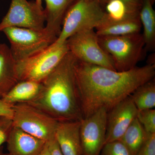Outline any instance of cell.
Wrapping results in <instances>:
<instances>
[{
    "mask_svg": "<svg viewBox=\"0 0 155 155\" xmlns=\"http://www.w3.org/2000/svg\"><path fill=\"white\" fill-rule=\"evenodd\" d=\"M13 127L12 118L0 116V149L4 143L7 142Z\"/></svg>",
    "mask_w": 155,
    "mask_h": 155,
    "instance_id": "24",
    "label": "cell"
},
{
    "mask_svg": "<svg viewBox=\"0 0 155 155\" xmlns=\"http://www.w3.org/2000/svg\"><path fill=\"white\" fill-rule=\"evenodd\" d=\"M75 80L83 118L98 110L108 111L137 87L154 78V63L118 72L78 61L75 64Z\"/></svg>",
    "mask_w": 155,
    "mask_h": 155,
    "instance_id": "1",
    "label": "cell"
},
{
    "mask_svg": "<svg viewBox=\"0 0 155 155\" xmlns=\"http://www.w3.org/2000/svg\"><path fill=\"white\" fill-rule=\"evenodd\" d=\"M137 118L132 122L119 141L129 150L132 155H137L148 135Z\"/></svg>",
    "mask_w": 155,
    "mask_h": 155,
    "instance_id": "19",
    "label": "cell"
},
{
    "mask_svg": "<svg viewBox=\"0 0 155 155\" xmlns=\"http://www.w3.org/2000/svg\"><path fill=\"white\" fill-rule=\"evenodd\" d=\"M69 51L67 42L60 45L52 44L35 54L16 61L18 81L30 80L41 82Z\"/></svg>",
    "mask_w": 155,
    "mask_h": 155,
    "instance_id": "6",
    "label": "cell"
},
{
    "mask_svg": "<svg viewBox=\"0 0 155 155\" xmlns=\"http://www.w3.org/2000/svg\"><path fill=\"white\" fill-rule=\"evenodd\" d=\"M69 51L78 61L116 70L110 56L100 45L94 29H84L67 40Z\"/></svg>",
    "mask_w": 155,
    "mask_h": 155,
    "instance_id": "8",
    "label": "cell"
},
{
    "mask_svg": "<svg viewBox=\"0 0 155 155\" xmlns=\"http://www.w3.org/2000/svg\"><path fill=\"white\" fill-rule=\"evenodd\" d=\"M13 106L5 102L0 98V116H7L12 119L14 114Z\"/></svg>",
    "mask_w": 155,
    "mask_h": 155,
    "instance_id": "26",
    "label": "cell"
},
{
    "mask_svg": "<svg viewBox=\"0 0 155 155\" xmlns=\"http://www.w3.org/2000/svg\"><path fill=\"white\" fill-rule=\"evenodd\" d=\"M100 155H132L125 145L119 140L106 143Z\"/></svg>",
    "mask_w": 155,
    "mask_h": 155,
    "instance_id": "23",
    "label": "cell"
},
{
    "mask_svg": "<svg viewBox=\"0 0 155 155\" xmlns=\"http://www.w3.org/2000/svg\"><path fill=\"white\" fill-rule=\"evenodd\" d=\"M106 7L108 22L123 21L139 17L136 11H133L121 0H108Z\"/></svg>",
    "mask_w": 155,
    "mask_h": 155,
    "instance_id": "21",
    "label": "cell"
},
{
    "mask_svg": "<svg viewBox=\"0 0 155 155\" xmlns=\"http://www.w3.org/2000/svg\"><path fill=\"white\" fill-rule=\"evenodd\" d=\"M46 25L49 30L58 36L62 28L64 17L72 0H45Z\"/></svg>",
    "mask_w": 155,
    "mask_h": 155,
    "instance_id": "16",
    "label": "cell"
},
{
    "mask_svg": "<svg viewBox=\"0 0 155 155\" xmlns=\"http://www.w3.org/2000/svg\"><path fill=\"white\" fill-rule=\"evenodd\" d=\"M80 121L58 123L55 138L63 155H82Z\"/></svg>",
    "mask_w": 155,
    "mask_h": 155,
    "instance_id": "12",
    "label": "cell"
},
{
    "mask_svg": "<svg viewBox=\"0 0 155 155\" xmlns=\"http://www.w3.org/2000/svg\"><path fill=\"white\" fill-rule=\"evenodd\" d=\"M18 81L16 61L10 48L5 44H0V98H2Z\"/></svg>",
    "mask_w": 155,
    "mask_h": 155,
    "instance_id": "14",
    "label": "cell"
},
{
    "mask_svg": "<svg viewBox=\"0 0 155 155\" xmlns=\"http://www.w3.org/2000/svg\"><path fill=\"white\" fill-rule=\"evenodd\" d=\"M137 112L138 110L130 96L108 111L105 144L119 140L129 125L137 118Z\"/></svg>",
    "mask_w": 155,
    "mask_h": 155,
    "instance_id": "11",
    "label": "cell"
},
{
    "mask_svg": "<svg viewBox=\"0 0 155 155\" xmlns=\"http://www.w3.org/2000/svg\"><path fill=\"white\" fill-rule=\"evenodd\" d=\"M43 0H35V3H36L37 5L41 8L43 9L42 6V3Z\"/></svg>",
    "mask_w": 155,
    "mask_h": 155,
    "instance_id": "30",
    "label": "cell"
},
{
    "mask_svg": "<svg viewBox=\"0 0 155 155\" xmlns=\"http://www.w3.org/2000/svg\"><path fill=\"white\" fill-rule=\"evenodd\" d=\"M139 18L143 26L145 48L152 50L155 46V13L150 0H143Z\"/></svg>",
    "mask_w": 155,
    "mask_h": 155,
    "instance_id": "18",
    "label": "cell"
},
{
    "mask_svg": "<svg viewBox=\"0 0 155 155\" xmlns=\"http://www.w3.org/2000/svg\"><path fill=\"white\" fill-rule=\"evenodd\" d=\"M137 155H155V133L148 134Z\"/></svg>",
    "mask_w": 155,
    "mask_h": 155,
    "instance_id": "25",
    "label": "cell"
},
{
    "mask_svg": "<svg viewBox=\"0 0 155 155\" xmlns=\"http://www.w3.org/2000/svg\"><path fill=\"white\" fill-rule=\"evenodd\" d=\"M97 37L101 46L112 58L116 71L123 72L136 67L145 48L142 34Z\"/></svg>",
    "mask_w": 155,
    "mask_h": 155,
    "instance_id": "4",
    "label": "cell"
},
{
    "mask_svg": "<svg viewBox=\"0 0 155 155\" xmlns=\"http://www.w3.org/2000/svg\"><path fill=\"white\" fill-rule=\"evenodd\" d=\"M6 143L8 155H38L46 142L14 126Z\"/></svg>",
    "mask_w": 155,
    "mask_h": 155,
    "instance_id": "13",
    "label": "cell"
},
{
    "mask_svg": "<svg viewBox=\"0 0 155 155\" xmlns=\"http://www.w3.org/2000/svg\"><path fill=\"white\" fill-rule=\"evenodd\" d=\"M108 111L98 110L80 121L82 155H100L105 143Z\"/></svg>",
    "mask_w": 155,
    "mask_h": 155,
    "instance_id": "10",
    "label": "cell"
},
{
    "mask_svg": "<svg viewBox=\"0 0 155 155\" xmlns=\"http://www.w3.org/2000/svg\"><path fill=\"white\" fill-rule=\"evenodd\" d=\"M0 155H8V153L3 152L2 148L0 149Z\"/></svg>",
    "mask_w": 155,
    "mask_h": 155,
    "instance_id": "31",
    "label": "cell"
},
{
    "mask_svg": "<svg viewBox=\"0 0 155 155\" xmlns=\"http://www.w3.org/2000/svg\"><path fill=\"white\" fill-rule=\"evenodd\" d=\"M16 61L37 54L54 42L58 36L46 27L40 30L10 27L3 29Z\"/></svg>",
    "mask_w": 155,
    "mask_h": 155,
    "instance_id": "5",
    "label": "cell"
},
{
    "mask_svg": "<svg viewBox=\"0 0 155 155\" xmlns=\"http://www.w3.org/2000/svg\"><path fill=\"white\" fill-rule=\"evenodd\" d=\"M108 22L107 13L95 0H78L64 17L58 38L52 44L60 45L81 31L98 28Z\"/></svg>",
    "mask_w": 155,
    "mask_h": 155,
    "instance_id": "3",
    "label": "cell"
},
{
    "mask_svg": "<svg viewBox=\"0 0 155 155\" xmlns=\"http://www.w3.org/2000/svg\"><path fill=\"white\" fill-rule=\"evenodd\" d=\"M14 126L46 142L55 137L59 122L38 108L27 103L13 106Z\"/></svg>",
    "mask_w": 155,
    "mask_h": 155,
    "instance_id": "7",
    "label": "cell"
},
{
    "mask_svg": "<svg viewBox=\"0 0 155 155\" xmlns=\"http://www.w3.org/2000/svg\"><path fill=\"white\" fill-rule=\"evenodd\" d=\"M41 87V82L30 80L19 81L2 97V99L12 105L28 102L37 96Z\"/></svg>",
    "mask_w": 155,
    "mask_h": 155,
    "instance_id": "15",
    "label": "cell"
},
{
    "mask_svg": "<svg viewBox=\"0 0 155 155\" xmlns=\"http://www.w3.org/2000/svg\"><path fill=\"white\" fill-rule=\"evenodd\" d=\"M130 97L138 111L153 109L155 107L154 78L137 87Z\"/></svg>",
    "mask_w": 155,
    "mask_h": 155,
    "instance_id": "20",
    "label": "cell"
},
{
    "mask_svg": "<svg viewBox=\"0 0 155 155\" xmlns=\"http://www.w3.org/2000/svg\"><path fill=\"white\" fill-rule=\"evenodd\" d=\"M128 7L133 11H136V8L138 5V0H121Z\"/></svg>",
    "mask_w": 155,
    "mask_h": 155,
    "instance_id": "28",
    "label": "cell"
},
{
    "mask_svg": "<svg viewBox=\"0 0 155 155\" xmlns=\"http://www.w3.org/2000/svg\"><path fill=\"white\" fill-rule=\"evenodd\" d=\"M47 142L51 155H63L55 137Z\"/></svg>",
    "mask_w": 155,
    "mask_h": 155,
    "instance_id": "27",
    "label": "cell"
},
{
    "mask_svg": "<svg viewBox=\"0 0 155 155\" xmlns=\"http://www.w3.org/2000/svg\"><path fill=\"white\" fill-rule=\"evenodd\" d=\"M44 10L35 2L27 0H11L8 13L0 22V32L10 27L40 30L45 28Z\"/></svg>",
    "mask_w": 155,
    "mask_h": 155,
    "instance_id": "9",
    "label": "cell"
},
{
    "mask_svg": "<svg viewBox=\"0 0 155 155\" xmlns=\"http://www.w3.org/2000/svg\"><path fill=\"white\" fill-rule=\"evenodd\" d=\"M137 118L147 133H155L154 109L138 111Z\"/></svg>",
    "mask_w": 155,
    "mask_h": 155,
    "instance_id": "22",
    "label": "cell"
},
{
    "mask_svg": "<svg viewBox=\"0 0 155 155\" xmlns=\"http://www.w3.org/2000/svg\"><path fill=\"white\" fill-rule=\"evenodd\" d=\"M142 25L139 17L123 21L108 22L96 28L98 36H123L140 33Z\"/></svg>",
    "mask_w": 155,
    "mask_h": 155,
    "instance_id": "17",
    "label": "cell"
},
{
    "mask_svg": "<svg viewBox=\"0 0 155 155\" xmlns=\"http://www.w3.org/2000/svg\"><path fill=\"white\" fill-rule=\"evenodd\" d=\"M38 155H51L49 149L47 142H46L43 148Z\"/></svg>",
    "mask_w": 155,
    "mask_h": 155,
    "instance_id": "29",
    "label": "cell"
},
{
    "mask_svg": "<svg viewBox=\"0 0 155 155\" xmlns=\"http://www.w3.org/2000/svg\"><path fill=\"white\" fill-rule=\"evenodd\" d=\"M76 61L69 51L41 81L37 96L27 103L58 122L80 121L83 116L75 80Z\"/></svg>",
    "mask_w": 155,
    "mask_h": 155,
    "instance_id": "2",
    "label": "cell"
},
{
    "mask_svg": "<svg viewBox=\"0 0 155 155\" xmlns=\"http://www.w3.org/2000/svg\"><path fill=\"white\" fill-rule=\"evenodd\" d=\"M100 4V3H104L105 2H108V0H95Z\"/></svg>",
    "mask_w": 155,
    "mask_h": 155,
    "instance_id": "32",
    "label": "cell"
}]
</instances>
